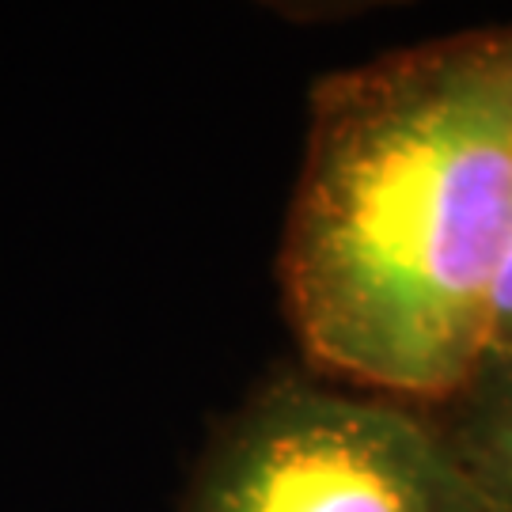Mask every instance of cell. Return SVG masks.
Wrapping results in <instances>:
<instances>
[{"label": "cell", "mask_w": 512, "mask_h": 512, "mask_svg": "<svg viewBox=\"0 0 512 512\" xmlns=\"http://www.w3.org/2000/svg\"><path fill=\"white\" fill-rule=\"evenodd\" d=\"M512 239V23L311 88L277 281L304 368L437 410L490 349Z\"/></svg>", "instance_id": "1"}, {"label": "cell", "mask_w": 512, "mask_h": 512, "mask_svg": "<svg viewBox=\"0 0 512 512\" xmlns=\"http://www.w3.org/2000/svg\"><path fill=\"white\" fill-rule=\"evenodd\" d=\"M175 512H482L429 410L277 372L220 421Z\"/></svg>", "instance_id": "2"}, {"label": "cell", "mask_w": 512, "mask_h": 512, "mask_svg": "<svg viewBox=\"0 0 512 512\" xmlns=\"http://www.w3.org/2000/svg\"><path fill=\"white\" fill-rule=\"evenodd\" d=\"M429 414L482 512H512V353L486 357L475 376Z\"/></svg>", "instance_id": "3"}, {"label": "cell", "mask_w": 512, "mask_h": 512, "mask_svg": "<svg viewBox=\"0 0 512 512\" xmlns=\"http://www.w3.org/2000/svg\"><path fill=\"white\" fill-rule=\"evenodd\" d=\"M509 353H512V239H509V255H505V270H501V281H497L486 357H509Z\"/></svg>", "instance_id": "4"}]
</instances>
